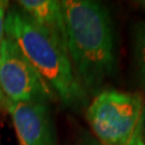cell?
<instances>
[{
    "instance_id": "1",
    "label": "cell",
    "mask_w": 145,
    "mask_h": 145,
    "mask_svg": "<svg viewBox=\"0 0 145 145\" xmlns=\"http://www.w3.org/2000/svg\"><path fill=\"white\" fill-rule=\"evenodd\" d=\"M60 3L73 69L88 96H96L116 67L110 12L103 3L93 0H63Z\"/></svg>"
},
{
    "instance_id": "2",
    "label": "cell",
    "mask_w": 145,
    "mask_h": 145,
    "mask_svg": "<svg viewBox=\"0 0 145 145\" xmlns=\"http://www.w3.org/2000/svg\"><path fill=\"white\" fill-rule=\"evenodd\" d=\"M5 32L65 106L75 112L87 108L89 96L78 81L69 54L53 38L18 9L7 12Z\"/></svg>"
},
{
    "instance_id": "3",
    "label": "cell",
    "mask_w": 145,
    "mask_h": 145,
    "mask_svg": "<svg viewBox=\"0 0 145 145\" xmlns=\"http://www.w3.org/2000/svg\"><path fill=\"white\" fill-rule=\"evenodd\" d=\"M144 102L140 93L101 90L86 108V120L100 145H126L141 127Z\"/></svg>"
},
{
    "instance_id": "4",
    "label": "cell",
    "mask_w": 145,
    "mask_h": 145,
    "mask_svg": "<svg viewBox=\"0 0 145 145\" xmlns=\"http://www.w3.org/2000/svg\"><path fill=\"white\" fill-rule=\"evenodd\" d=\"M0 89L11 102H47L56 97L9 37L0 44Z\"/></svg>"
},
{
    "instance_id": "5",
    "label": "cell",
    "mask_w": 145,
    "mask_h": 145,
    "mask_svg": "<svg viewBox=\"0 0 145 145\" xmlns=\"http://www.w3.org/2000/svg\"><path fill=\"white\" fill-rule=\"evenodd\" d=\"M5 106L11 116L18 145H57L47 102H11Z\"/></svg>"
},
{
    "instance_id": "6",
    "label": "cell",
    "mask_w": 145,
    "mask_h": 145,
    "mask_svg": "<svg viewBox=\"0 0 145 145\" xmlns=\"http://www.w3.org/2000/svg\"><path fill=\"white\" fill-rule=\"evenodd\" d=\"M17 3L31 21L68 52L67 31L60 1L21 0Z\"/></svg>"
},
{
    "instance_id": "7",
    "label": "cell",
    "mask_w": 145,
    "mask_h": 145,
    "mask_svg": "<svg viewBox=\"0 0 145 145\" xmlns=\"http://www.w3.org/2000/svg\"><path fill=\"white\" fill-rule=\"evenodd\" d=\"M132 47L137 74L145 91V22H138L133 27Z\"/></svg>"
},
{
    "instance_id": "8",
    "label": "cell",
    "mask_w": 145,
    "mask_h": 145,
    "mask_svg": "<svg viewBox=\"0 0 145 145\" xmlns=\"http://www.w3.org/2000/svg\"><path fill=\"white\" fill-rule=\"evenodd\" d=\"M8 2L7 1H0V44L2 40L5 39V15L8 12Z\"/></svg>"
},
{
    "instance_id": "9",
    "label": "cell",
    "mask_w": 145,
    "mask_h": 145,
    "mask_svg": "<svg viewBox=\"0 0 145 145\" xmlns=\"http://www.w3.org/2000/svg\"><path fill=\"white\" fill-rule=\"evenodd\" d=\"M126 145H145V139L142 135V132H141V127L137 131V133L133 135V138Z\"/></svg>"
},
{
    "instance_id": "10",
    "label": "cell",
    "mask_w": 145,
    "mask_h": 145,
    "mask_svg": "<svg viewBox=\"0 0 145 145\" xmlns=\"http://www.w3.org/2000/svg\"><path fill=\"white\" fill-rule=\"evenodd\" d=\"M78 145H100V143L96 139H93L91 135H87V133H84L81 137Z\"/></svg>"
},
{
    "instance_id": "11",
    "label": "cell",
    "mask_w": 145,
    "mask_h": 145,
    "mask_svg": "<svg viewBox=\"0 0 145 145\" xmlns=\"http://www.w3.org/2000/svg\"><path fill=\"white\" fill-rule=\"evenodd\" d=\"M141 132L145 139V110L144 113H143V117H142V123H141Z\"/></svg>"
},
{
    "instance_id": "12",
    "label": "cell",
    "mask_w": 145,
    "mask_h": 145,
    "mask_svg": "<svg viewBox=\"0 0 145 145\" xmlns=\"http://www.w3.org/2000/svg\"><path fill=\"white\" fill-rule=\"evenodd\" d=\"M5 96H3V93L1 91V89H0V108L2 106V105H5Z\"/></svg>"
},
{
    "instance_id": "13",
    "label": "cell",
    "mask_w": 145,
    "mask_h": 145,
    "mask_svg": "<svg viewBox=\"0 0 145 145\" xmlns=\"http://www.w3.org/2000/svg\"><path fill=\"white\" fill-rule=\"evenodd\" d=\"M139 5H141V7H143L145 9V0H142V1H139Z\"/></svg>"
}]
</instances>
